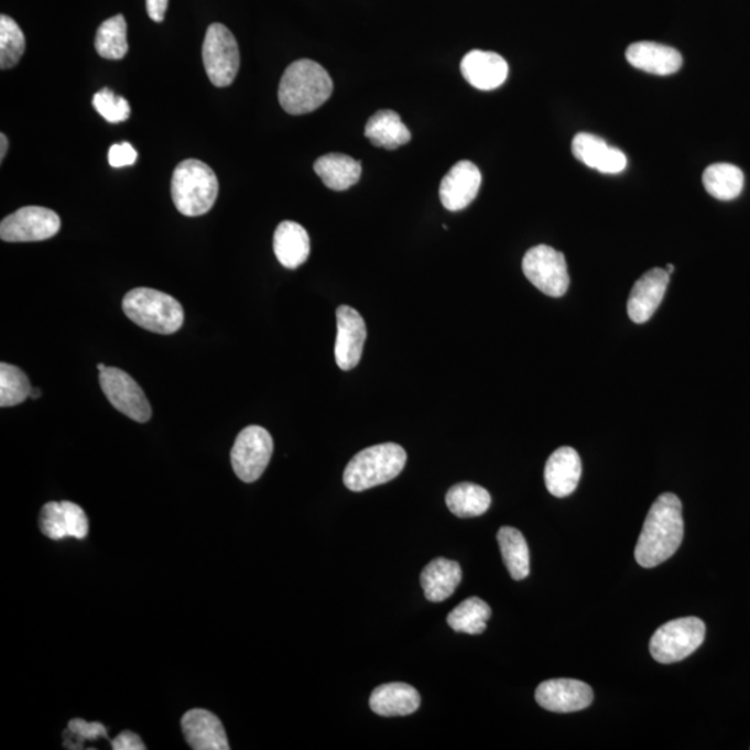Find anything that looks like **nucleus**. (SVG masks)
Masks as SVG:
<instances>
[{
	"label": "nucleus",
	"mask_w": 750,
	"mask_h": 750,
	"mask_svg": "<svg viewBox=\"0 0 750 750\" xmlns=\"http://www.w3.org/2000/svg\"><path fill=\"white\" fill-rule=\"evenodd\" d=\"M684 540L683 503L677 494L663 493L652 504L635 546L638 565L653 568L669 561Z\"/></svg>",
	"instance_id": "f257e3e1"
},
{
	"label": "nucleus",
	"mask_w": 750,
	"mask_h": 750,
	"mask_svg": "<svg viewBox=\"0 0 750 750\" xmlns=\"http://www.w3.org/2000/svg\"><path fill=\"white\" fill-rule=\"evenodd\" d=\"M333 89V79L326 68L302 58L292 63L281 78L280 105L292 116L312 113L331 98Z\"/></svg>",
	"instance_id": "f03ea898"
},
{
	"label": "nucleus",
	"mask_w": 750,
	"mask_h": 750,
	"mask_svg": "<svg viewBox=\"0 0 750 750\" xmlns=\"http://www.w3.org/2000/svg\"><path fill=\"white\" fill-rule=\"evenodd\" d=\"M406 450L401 445L381 444L359 452L344 472L345 487L354 492L382 486L396 478L406 466Z\"/></svg>",
	"instance_id": "7ed1b4c3"
},
{
	"label": "nucleus",
	"mask_w": 750,
	"mask_h": 750,
	"mask_svg": "<svg viewBox=\"0 0 750 750\" xmlns=\"http://www.w3.org/2000/svg\"><path fill=\"white\" fill-rule=\"evenodd\" d=\"M218 180L206 163L188 159L174 170L172 198L181 215L198 217L215 206Z\"/></svg>",
	"instance_id": "20e7f679"
},
{
	"label": "nucleus",
	"mask_w": 750,
	"mask_h": 750,
	"mask_svg": "<svg viewBox=\"0 0 750 750\" xmlns=\"http://www.w3.org/2000/svg\"><path fill=\"white\" fill-rule=\"evenodd\" d=\"M122 311L137 326L154 334L177 333L184 324V307L175 297L152 289H135L122 300Z\"/></svg>",
	"instance_id": "39448f33"
},
{
	"label": "nucleus",
	"mask_w": 750,
	"mask_h": 750,
	"mask_svg": "<svg viewBox=\"0 0 750 750\" xmlns=\"http://www.w3.org/2000/svg\"><path fill=\"white\" fill-rule=\"evenodd\" d=\"M706 637L705 622L698 617H684L666 622L651 638L654 661L672 664L684 661L700 648Z\"/></svg>",
	"instance_id": "423d86ee"
},
{
	"label": "nucleus",
	"mask_w": 750,
	"mask_h": 750,
	"mask_svg": "<svg viewBox=\"0 0 750 750\" xmlns=\"http://www.w3.org/2000/svg\"><path fill=\"white\" fill-rule=\"evenodd\" d=\"M204 66L213 85L228 87L236 79L241 66V55L236 36L222 24H211L204 41Z\"/></svg>",
	"instance_id": "0eeeda50"
},
{
	"label": "nucleus",
	"mask_w": 750,
	"mask_h": 750,
	"mask_svg": "<svg viewBox=\"0 0 750 750\" xmlns=\"http://www.w3.org/2000/svg\"><path fill=\"white\" fill-rule=\"evenodd\" d=\"M274 443L268 430L249 425L238 434L231 450V465L239 480L258 481L273 456Z\"/></svg>",
	"instance_id": "6e6552de"
},
{
	"label": "nucleus",
	"mask_w": 750,
	"mask_h": 750,
	"mask_svg": "<svg viewBox=\"0 0 750 750\" xmlns=\"http://www.w3.org/2000/svg\"><path fill=\"white\" fill-rule=\"evenodd\" d=\"M523 271L526 280L547 296L561 297L570 285L565 254L547 244H539L525 253Z\"/></svg>",
	"instance_id": "1a4fd4ad"
},
{
	"label": "nucleus",
	"mask_w": 750,
	"mask_h": 750,
	"mask_svg": "<svg viewBox=\"0 0 750 750\" xmlns=\"http://www.w3.org/2000/svg\"><path fill=\"white\" fill-rule=\"evenodd\" d=\"M61 227V217L56 211L41 206H25L3 218L0 238L4 242L45 241L55 237Z\"/></svg>",
	"instance_id": "9d476101"
},
{
	"label": "nucleus",
	"mask_w": 750,
	"mask_h": 750,
	"mask_svg": "<svg viewBox=\"0 0 750 750\" xmlns=\"http://www.w3.org/2000/svg\"><path fill=\"white\" fill-rule=\"evenodd\" d=\"M99 382L109 402L117 411L137 423H148L152 417V407L145 392L126 371L117 367H106L99 372Z\"/></svg>",
	"instance_id": "9b49d317"
},
{
	"label": "nucleus",
	"mask_w": 750,
	"mask_h": 750,
	"mask_svg": "<svg viewBox=\"0 0 750 750\" xmlns=\"http://www.w3.org/2000/svg\"><path fill=\"white\" fill-rule=\"evenodd\" d=\"M535 700L550 711L573 713L587 709L593 704L594 693L583 681L555 678L544 681L536 688Z\"/></svg>",
	"instance_id": "f8f14e48"
},
{
	"label": "nucleus",
	"mask_w": 750,
	"mask_h": 750,
	"mask_svg": "<svg viewBox=\"0 0 750 750\" xmlns=\"http://www.w3.org/2000/svg\"><path fill=\"white\" fill-rule=\"evenodd\" d=\"M337 340H335V360L340 370L349 371L359 365L363 355L367 329L363 317L349 306L337 308Z\"/></svg>",
	"instance_id": "ddd939ff"
},
{
	"label": "nucleus",
	"mask_w": 750,
	"mask_h": 750,
	"mask_svg": "<svg viewBox=\"0 0 750 750\" xmlns=\"http://www.w3.org/2000/svg\"><path fill=\"white\" fill-rule=\"evenodd\" d=\"M40 529L42 534L53 541L87 539L89 521L84 509L78 504L62 500V502L46 503L41 510Z\"/></svg>",
	"instance_id": "4468645a"
},
{
	"label": "nucleus",
	"mask_w": 750,
	"mask_h": 750,
	"mask_svg": "<svg viewBox=\"0 0 750 750\" xmlns=\"http://www.w3.org/2000/svg\"><path fill=\"white\" fill-rule=\"evenodd\" d=\"M482 177L475 163H456L441 181L439 198L446 210L460 211L477 198Z\"/></svg>",
	"instance_id": "2eb2a0df"
},
{
	"label": "nucleus",
	"mask_w": 750,
	"mask_h": 750,
	"mask_svg": "<svg viewBox=\"0 0 750 750\" xmlns=\"http://www.w3.org/2000/svg\"><path fill=\"white\" fill-rule=\"evenodd\" d=\"M670 274L666 269H652L632 286L627 312L632 322L643 324L651 320L666 295Z\"/></svg>",
	"instance_id": "dca6fc26"
},
{
	"label": "nucleus",
	"mask_w": 750,
	"mask_h": 750,
	"mask_svg": "<svg viewBox=\"0 0 750 750\" xmlns=\"http://www.w3.org/2000/svg\"><path fill=\"white\" fill-rule=\"evenodd\" d=\"M184 737L195 750H230L220 718L205 709L186 711L181 720Z\"/></svg>",
	"instance_id": "f3484780"
},
{
	"label": "nucleus",
	"mask_w": 750,
	"mask_h": 750,
	"mask_svg": "<svg viewBox=\"0 0 750 750\" xmlns=\"http://www.w3.org/2000/svg\"><path fill=\"white\" fill-rule=\"evenodd\" d=\"M573 154L589 169L604 174H619L627 167L626 154L610 146L604 138L581 132L573 140Z\"/></svg>",
	"instance_id": "a211bd4d"
},
{
	"label": "nucleus",
	"mask_w": 750,
	"mask_h": 750,
	"mask_svg": "<svg viewBox=\"0 0 750 750\" xmlns=\"http://www.w3.org/2000/svg\"><path fill=\"white\" fill-rule=\"evenodd\" d=\"M460 70L466 81L480 90L502 87L509 77L508 62L498 53L486 51L468 52L463 57Z\"/></svg>",
	"instance_id": "6ab92c4d"
},
{
	"label": "nucleus",
	"mask_w": 750,
	"mask_h": 750,
	"mask_svg": "<svg viewBox=\"0 0 750 750\" xmlns=\"http://www.w3.org/2000/svg\"><path fill=\"white\" fill-rule=\"evenodd\" d=\"M583 465L576 449L563 446L553 452L545 466L547 491L556 498H566L576 491Z\"/></svg>",
	"instance_id": "aec40b11"
},
{
	"label": "nucleus",
	"mask_w": 750,
	"mask_h": 750,
	"mask_svg": "<svg viewBox=\"0 0 750 750\" xmlns=\"http://www.w3.org/2000/svg\"><path fill=\"white\" fill-rule=\"evenodd\" d=\"M626 57L632 67L654 76H672L683 67V56L677 50L656 42H637L629 46Z\"/></svg>",
	"instance_id": "412c9836"
},
{
	"label": "nucleus",
	"mask_w": 750,
	"mask_h": 750,
	"mask_svg": "<svg viewBox=\"0 0 750 750\" xmlns=\"http://www.w3.org/2000/svg\"><path fill=\"white\" fill-rule=\"evenodd\" d=\"M420 705H422V698L417 689L403 683L377 686L370 696L371 710L382 717L413 715Z\"/></svg>",
	"instance_id": "4be33fe9"
},
{
	"label": "nucleus",
	"mask_w": 750,
	"mask_h": 750,
	"mask_svg": "<svg viewBox=\"0 0 750 750\" xmlns=\"http://www.w3.org/2000/svg\"><path fill=\"white\" fill-rule=\"evenodd\" d=\"M463 573L459 563L439 557L428 563L422 573V587L430 602H444L455 594L461 583Z\"/></svg>",
	"instance_id": "5701e85b"
},
{
	"label": "nucleus",
	"mask_w": 750,
	"mask_h": 750,
	"mask_svg": "<svg viewBox=\"0 0 750 750\" xmlns=\"http://www.w3.org/2000/svg\"><path fill=\"white\" fill-rule=\"evenodd\" d=\"M274 253L284 268H301L311 254V238L301 225L295 221H283L274 233Z\"/></svg>",
	"instance_id": "b1692460"
},
{
	"label": "nucleus",
	"mask_w": 750,
	"mask_h": 750,
	"mask_svg": "<svg viewBox=\"0 0 750 750\" xmlns=\"http://www.w3.org/2000/svg\"><path fill=\"white\" fill-rule=\"evenodd\" d=\"M365 135L372 145L388 151H395L412 140L407 126H404L401 116L393 110H380L372 115L367 121Z\"/></svg>",
	"instance_id": "393cba45"
},
{
	"label": "nucleus",
	"mask_w": 750,
	"mask_h": 750,
	"mask_svg": "<svg viewBox=\"0 0 750 750\" xmlns=\"http://www.w3.org/2000/svg\"><path fill=\"white\" fill-rule=\"evenodd\" d=\"M315 172L327 188L340 193L358 184L361 177V164L348 154L328 153L317 159Z\"/></svg>",
	"instance_id": "a878e982"
},
{
	"label": "nucleus",
	"mask_w": 750,
	"mask_h": 750,
	"mask_svg": "<svg viewBox=\"0 0 750 750\" xmlns=\"http://www.w3.org/2000/svg\"><path fill=\"white\" fill-rule=\"evenodd\" d=\"M491 494L477 483L461 482L446 493V507L460 519L478 518L491 507Z\"/></svg>",
	"instance_id": "bb28decb"
},
{
	"label": "nucleus",
	"mask_w": 750,
	"mask_h": 750,
	"mask_svg": "<svg viewBox=\"0 0 750 750\" xmlns=\"http://www.w3.org/2000/svg\"><path fill=\"white\" fill-rule=\"evenodd\" d=\"M498 542L504 565L515 581L530 576V550L524 535L513 526H502Z\"/></svg>",
	"instance_id": "cd10ccee"
},
{
	"label": "nucleus",
	"mask_w": 750,
	"mask_h": 750,
	"mask_svg": "<svg viewBox=\"0 0 750 750\" xmlns=\"http://www.w3.org/2000/svg\"><path fill=\"white\" fill-rule=\"evenodd\" d=\"M707 194L718 200H732L741 195L744 185L742 170L730 163H716L704 173Z\"/></svg>",
	"instance_id": "c85d7f7f"
},
{
	"label": "nucleus",
	"mask_w": 750,
	"mask_h": 750,
	"mask_svg": "<svg viewBox=\"0 0 750 750\" xmlns=\"http://www.w3.org/2000/svg\"><path fill=\"white\" fill-rule=\"evenodd\" d=\"M491 608L486 600L468 598L450 611L448 624L456 632L478 635L487 630V622L491 619Z\"/></svg>",
	"instance_id": "c756f323"
},
{
	"label": "nucleus",
	"mask_w": 750,
	"mask_h": 750,
	"mask_svg": "<svg viewBox=\"0 0 750 750\" xmlns=\"http://www.w3.org/2000/svg\"><path fill=\"white\" fill-rule=\"evenodd\" d=\"M95 50L99 56L108 61H121L129 52V41H127V23L121 14L106 20L99 26L97 39H95Z\"/></svg>",
	"instance_id": "7c9ffc66"
},
{
	"label": "nucleus",
	"mask_w": 750,
	"mask_h": 750,
	"mask_svg": "<svg viewBox=\"0 0 750 750\" xmlns=\"http://www.w3.org/2000/svg\"><path fill=\"white\" fill-rule=\"evenodd\" d=\"M31 392L33 387L23 370L9 363L0 365V406H18L31 396Z\"/></svg>",
	"instance_id": "2f4dec72"
},
{
	"label": "nucleus",
	"mask_w": 750,
	"mask_h": 750,
	"mask_svg": "<svg viewBox=\"0 0 750 750\" xmlns=\"http://www.w3.org/2000/svg\"><path fill=\"white\" fill-rule=\"evenodd\" d=\"M25 52V36L18 23L7 14L0 18V68L8 70L20 62Z\"/></svg>",
	"instance_id": "473e14b6"
},
{
	"label": "nucleus",
	"mask_w": 750,
	"mask_h": 750,
	"mask_svg": "<svg viewBox=\"0 0 750 750\" xmlns=\"http://www.w3.org/2000/svg\"><path fill=\"white\" fill-rule=\"evenodd\" d=\"M94 108L111 124L129 120L131 115L130 104L127 102V99L119 97L109 88L100 89L99 93L95 94Z\"/></svg>",
	"instance_id": "72a5a7b5"
},
{
	"label": "nucleus",
	"mask_w": 750,
	"mask_h": 750,
	"mask_svg": "<svg viewBox=\"0 0 750 750\" xmlns=\"http://www.w3.org/2000/svg\"><path fill=\"white\" fill-rule=\"evenodd\" d=\"M137 157L138 153L129 142L117 143L109 149V164L115 169L132 166Z\"/></svg>",
	"instance_id": "f704fd0d"
},
{
	"label": "nucleus",
	"mask_w": 750,
	"mask_h": 750,
	"mask_svg": "<svg viewBox=\"0 0 750 750\" xmlns=\"http://www.w3.org/2000/svg\"><path fill=\"white\" fill-rule=\"evenodd\" d=\"M68 731L83 739L108 738V730L100 722H87L81 718H74L68 722Z\"/></svg>",
	"instance_id": "c9c22d12"
},
{
	"label": "nucleus",
	"mask_w": 750,
	"mask_h": 750,
	"mask_svg": "<svg viewBox=\"0 0 750 750\" xmlns=\"http://www.w3.org/2000/svg\"><path fill=\"white\" fill-rule=\"evenodd\" d=\"M111 748L115 750H145V743L137 733L131 731H122L119 737L111 741Z\"/></svg>",
	"instance_id": "e433bc0d"
},
{
	"label": "nucleus",
	"mask_w": 750,
	"mask_h": 750,
	"mask_svg": "<svg viewBox=\"0 0 750 750\" xmlns=\"http://www.w3.org/2000/svg\"><path fill=\"white\" fill-rule=\"evenodd\" d=\"M169 8V0H146V10L149 18L156 23H162L164 15H166Z\"/></svg>",
	"instance_id": "4c0bfd02"
},
{
	"label": "nucleus",
	"mask_w": 750,
	"mask_h": 750,
	"mask_svg": "<svg viewBox=\"0 0 750 750\" xmlns=\"http://www.w3.org/2000/svg\"><path fill=\"white\" fill-rule=\"evenodd\" d=\"M0 143H2V148H0V161H4V156H7L9 148L7 135L4 134L0 135Z\"/></svg>",
	"instance_id": "58836bf2"
},
{
	"label": "nucleus",
	"mask_w": 750,
	"mask_h": 750,
	"mask_svg": "<svg viewBox=\"0 0 750 750\" xmlns=\"http://www.w3.org/2000/svg\"><path fill=\"white\" fill-rule=\"evenodd\" d=\"M39 396H41V391H40V390H34V388H33V392H31V396H30V398L39 399Z\"/></svg>",
	"instance_id": "ea45409f"
},
{
	"label": "nucleus",
	"mask_w": 750,
	"mask_h": 750,
	"mask_svg": "<svg viewBox=\"0 0 750 750\" xmlns=\"http://www.w3.org/2000/svg\"><path fill=\"white\" fill-rule=\"evenodd\" d=\"M666 271H667V273H669L670 275H672V274H673V271H674V265H673V264H667Z\"/></svg>",
	"instance_id": "a19ab883"
},
{
	"label": "nucleus",
	"mask_w": 750,
	"mask_h": 750,
	"mask_svg": "<svg viewBox=\"0 0 750 750\" xmlns=\"http://www.w3.org/2000/svg\"><path fill=\"white\" fill-rule=\"evenodd\" d=\"M106 367H108V366H106V365H104V363H99V365H98V371H99V372H100V371H104V370L106 369Z\"/></svg>",
	"instance_id": "79ce46f5"
}]
</instances>
